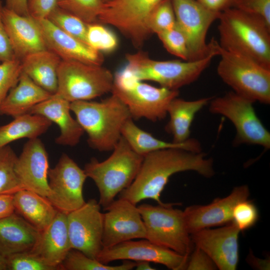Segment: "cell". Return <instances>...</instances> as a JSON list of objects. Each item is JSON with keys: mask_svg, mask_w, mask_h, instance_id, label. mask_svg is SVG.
Instances as JSON below:
<instances>
[{"mask_svg": "<svg viewBox=\"0 0 270 270\" xmlns=\"http://www.w3.org/2000/svg\"><path fill=\"white\" fill-rule=\"evenodd\" d=\"M218 20L220 48L270 70V27L261 18L229 8L220 12Z\"/></svg>", "mask_w": 270, "mask_h": 270, "instance_id": "obj_2", "label": "cell"}, {"mask_svg": "<svg viewBox=\"0 0 270 270\" xmlns=\"http://www.w3.org/2000/svg\"><path fill=\"white\" fill-rule=\"evenodd\" d=\"M212 98L186 100L176 97L170 102L167 108L170 120L164 129L172 136L173 142L182 143L190 138V128L195 116Z\"/></svg>", "mask_w": 270, "mask_h": 270, "instance_id": "obj_28", "label": "cell"}, {"mask_svg": "<svg viewBox=\"0 0 270 270\" xmlns=\"http://www.w3.org/2000/svg\"><path fill=\"white\" fill-rule=\"evenodd\" d=\"M52 95L22 72L18 84L0 104V114L14 118L30 113L33 107Z\"/></svg>", "mask_w": 270, "mask_h": 270, "instance_id": "obj_25", "label": "cell"}, {"mask_svg": "<svg viewBox=\"0 0 270 270\" xmlns=\"http://www.w3.org/2000/svg\"><path fill=\"white\" fill-rule=\"evenodd\" d=\"M122 135L131 148L142 156L154 151L167 148H180L194 152H202L201 144L196 139L189 138L182 143L165 142L141 129L132 118L124 124Z\"/></svg>", "mask_w": 270, "mask_h": 270, "instance_id": "obj_29", "label": "cell"}, {"mask_svg": "<svg viewBox=\"0 0 270 270\" xmlns=\"http://www.w3.org/2000/svg\"><path fill=\"white\" fill-rule=\"evenodd\" d=\"M254 102L234 92L222 96L212 98L209 111L228 118L236 130L234 144L260 146L266 150L270 148V133L257 116Z\"/></svg>", "mask_w": 270, "mask_h": 270, "instance_id": "obj_10", "label": "cell"}, {"mask_svg": "<svg viewBox=\"0 0 270 270\" xmlns=\"http://www.w3.org/2000/svg\"><path fill=\"white\" fill-rule=\"evenodd\" d=\"M112 151L110 156L102 162L94 158H91L84 169L87 177L94 181L98 189V202L104 210L131 184L144 158L122 136Z\"/></svg>", "mask_w": 270, "mask_h": 270, "instance_id": "obj_4", "label": "cell"}, {"mask_svg": "<svg viewBox=\"0 0 270 270\" xmlns=\"http://www.w3.org/2000/svg\"><path fill=\"white\" fill-rule=\"evenodd\" d=\"M176 24L184 34L189 51V61L204 58L217 52V42L212 38L206 44L208 30L220 12L210 10L196 0H170Z\"/></svg>", "mask_w": 270, "mask_h": 270, "instance_id": "obj_12", "label": "cell"}, {"mask_svg": "<svg viewBox=\"0 0 270 270\" xmlns=\"http://www.w3.org/2000/svg\"><path fill=\"white\" fill-rule=\"evenodd\" d=\"M135 266L136 262L126 260L120 265L110 266L72 248L60 264V270H130Z\"/></svg>", "mask_w": 270, "mask_h": 270, "instance_id": "obj_31", "label": "cell"}, {"mask_svg": "<svg viewBox=\"0 0 270 270\" xmlns=\"http://www.w3.org/2000/svg\"><path fill=\"white\" fill-rule=\"evenodd\" d=\"M193 171L206 178L215 174L214 161L202 152H194L180 148H167L150 152L144 156L139 171L131 184L118 194V198L136 205L151 199L164 204L161 194L174 174Z\"/></svg>", "mask_w": 270, "mask_h": 270, "instance_id": "obj_1", "label": "cell"}, {"mask_svg": "<svg viewBox=\"0 0 270 270\" xmlns=\"http://www.w3.org/2000/svg\"><path fill=\"white\" fill-rule=\"evenodd\" d=\"M14 212L35 228L42 231L55 218L58 210L47 198L22 189L13 194Z\"/></svg>", "mask_w": 270, "mask_h": 270, "instance_id": "obj_26", "label": "cell"}, {"mask_svg": "<svg viewBox=\"0 0 270 270\" xmlns=\"http://www.w3.org/2000/svg\"><path fill=\"white\" fill-rule=\"evenodd\" d=\"M258 216L256 206L248 199L239 202L234 206L232 222L241 232L253 226L258 221Z\"/></svg>", "mask_w": 270, "mask_h": 270, "instance_id": "obj_40", "label": "cell"}, {"mask_svg": "<svg viewBox=\"0 0 270 270\" xmlns=\"http://www.w3.org/2000/svg\"><path fill=\"white\" fill-rule=\"evenodd\" d=\"M35 20L40 28L47 48L56 54L62 60L78 61L99 66L102 64L104 61L102 53L62 31L46 18Z\"/></svg>", "mask_w": 270, "mask_h": 270, "instance_id": "obj_20", "label": "cell"}, {"mask_svg": "<svg viewBox=\"0 0 270 270\" xmlns=\"http://www.w3.org/2000/svg\"><path fill=\"white\" fill-rule=\"evenodd\" d=\"M22 72L21 60L16 58L0 62V106L18 84Z\"/></svg>", "mask_w": 270, "mask_h": 270, "instance_id": "obj_38", "label": "cell"}, {"mask_svg": "<svg viewBox=\"0 0 270 270\" xmlns=\"http://www.w3.org/2000/svg\"><path fill=\"white\" fill-rule=\"evenodd\" d=\"M4 6L22 16H30L28 8V0H4Z\"/></svg>", "mask_w": 270, "mask_h": 270, "instance_id": "obj_46", "label": "cell"}, {"mask_svg": "<svg viewBox=\"0 0 270 270\" xmlns=\"http://www.w3.org/2000/svg\"><path fill=\"white\" fill-rule=\"evenodd\" d=\"M103 248L136 238H146V230L136 205L118 198L104 210Z\"/></svg>", "mask_w": 270, "mask_h": 270, "instance_id": "obj_16", "label": "cell"}, {"mask_svg": "<svg viewBox=\"0 0 270 270\" xmlns=\"http://www.w3.org/2000/svg\"><path fill=\"white\" fill-rule=\"evenodd\" d=\"M232 222L219 228H204L191 234L193 245L205 252L218 269L235 270L238 262V236Z\"/></svg>", "mask_w": 270, "mask_h": 270, "instance_id": "obj_17", "label": "cell"}, {"mask_svg": "<svg viewBox=\"0 0 270 270\" xmlns=\"http://www.w3.org/2000/svg\"><path fill=\"white\" fill-rule=\"evenodd\" d=\"M0 270H7L6 257L0 254Z\"/></svg>", "mask_w": 270, "mask_h": 270, "instance_id": "obj_49", "label": "cell"}, {"mask_svg": "<svg viewBox=\"0 0 270 270\" xmlns=\"http://www.w3.org/2000/svg\"><path fill=\"white\" fill-rule=\"evenodd\" d=\"M62 59L45 50L32 53L22 60V72L36 84L52 94L58 88V70Z\"/></svg>", "mask_w": 270, "mask_h": 270, "instance_id": "obj_27", "label": "cell"}, {"mask_svg": "<svg viewBox=\"0 0 270 270\" xmlns=\"http://www.w3.org/2000/svg\"><path fill=\"white\" fill-rule=\"evenodd\" d=\"M231 8L257 16L270 27V0H232Z\"/></svg>", "mask_w": 270, "mask_h": 270, "instance_id": "obj_41", "label": "cell"}, {"mask_svg": "<svg viewBox=\"0 0 270 270\" xmlns=\"http://www.w3.org/2000/svg\"><path fill=\"white\" fill-rule=\"evenodd\" d=\"M162 0H112L103 4L98 17L100 24L111 25L140 48L150 36V16Z\"/></svg>", "mask_w": 270, "mask_h": 270, "instance_id": "obj_11", "label": "cell"}, {"mask_svg": "<svg viewBox=\"0 0 270 270\" xmlns=\"http://www.w3.org/2000/svg\"><path fill=\"white\" fill-rule=\"evenodd\" d=\"M40 233L15 212L0 218V254L6 257L32 250Z\"/></svg>", "mask_w": 270, "mask_h": 270, "instance_id": "obj_24", "label": "cell"}, {"mask_svg": "<svg viewBox=\"0 0 270 270\" xmlns=\"http://www.w3.org/2000/svg\"><path fill=\"white\" fill-rule=\"evenodd\" d=\"M103 4L100 0H57L58 6L87 24L98 23V17Z\"/></svg>", "mask_w": 270, "mask_h": 270, "instance_id": "obj_34", "label": "cell"}, {"mask_svg": "<svg viewBox=\"0 0 270 270\" xmlns=\"http://www.w3.org/2000/svg\"><path fill=\"white\" fill-rule=\"evenodd\" d=\"M3 8L2 2L0 0V62L15 58L2 20Z\"/></svg>", "mask_w": 270, "mask_h": 270, "instance_id": "obj_44", "label": "cell"}, {"mask_svg": "<svg viewBox=\"0 0 270 270\" xmlns=\"http://www.w3.org/2000/svg\"><path fill=\"white\" fill-rule=\"evenodd\" d=\"M71 249L67 214L58 210L50 224L40 231L30 251L48 265L60 270V264Z\"/></svg>", "mask_w": 270, "mask_h": 270, "instance_id": "obj_22", "label": "cell"}, {"mask_svg": "<svg viewBox=\"0 0 270 270\" xmlns=\"http://www.w3.org/2000/svg\"><path fill=\"white\" fill-rule=\"evenodd\" d=\"M113 82V74L102 65L62 60L56 94L70 102L90 100L111 92Z\"/></svg>", "mask_w": 270, "mask_h": 270, "instance_id": "obj_9", "label": "cell"}, {"mask_svg": "<svg viewBox=\"0 0 270 270\" xmlns=\"http://www.w3.org/2000/svg\"><path fill=\"white\" fill-rule=\"evenodd\" d=\"M164 46L172 54L189 61V51L186 38L176 24L172 28L157 34Z\"/></svg>", "mask_w": 270, "mask_h": 270, "instance_id": "obj_37", "label": "cell"}, {"mask_svg": "<svg viewBox=\"0 0 270 270\" xmlns=\"http://www.w3.org/2000/svg\"><path fill=\"white\" fill-rule=\"evenodd\" d=\"M217 55L214 52L196 60L160 61L152 60L147 52L140 50L126 54L128 64L125 68L140 80L153 81L162 87L178 90L196 80Z\"/></svg>", "mask_w": 270, "mask_h": 270, "instance_id": "obj_6", "label": "cell"}, {"mask_svg": "<svg viewBox=\"0 0 270 270\" xmlns=\"http://www.w3.org/2000/svg\"><path fill=\"white\" fill-rule=\"evenodd\" d=\"M52 124L49 120L37 114L28 113L15 117L8 124L0 126V148L23 138H38Z\"/></svg>", "mask_w": 270, "mask_h": 270, "instance_id": "obj_30", "label": "cell"}, {"mask_svg": "<svg viewBox=\"0 0 270 270\" xmlns=\"http://www.w3.org/2000/svg\"><path fill=\"white\" fill-rule=\"evenodd\" d=\"M46 18L62 31L87 44L88 24L76 16L57 6Z\"/></svg>", "mask_w": 270, "mask_h": 270, "instance_id": "obj_33", "label": "cell"}, {"mask_svg": "<svg viewBox=\"0 0 270 270\" xmlns=\"http://www.w3.org/2000/svg\"><path fill=\"white\" fill-rule=\"evenodd\" d=\"M70 112V102L54 94L33 107L30 113L42 116L58 125L60 134L55 139L56 144L74 146L84 131Z\"/></svg>", "mask_w": 270, "mask_h": 270, "instance_id": "obj_23", "label": "cell"}, {"mask_svg": "<svg viewBox=\"0 0 270 270\" xmlns=\"http://www.w3.org/2000/svg\"><path fill=\"white\" fill-rule=\"evenodd\" d=\"M176 203L138 206L146 230V239L188 257L194 246L184 222L183 211L174 208Z\"/></svg>", "mask_w": 270, "mask_h": 270, "instance_id": "obj_8", "label": "cell"}, {"mask_svg": "<svg viewBox=\"0 0 270 270\" xmlns=\"http://www.w3.org/2000/svg\"><path fill=\"white\" fill-rule=\"evenodd\" d=\"M217 268L210 257L202 250L195 246L188 256L186 270H214Z\"/></svg>", "mask_w": 270, "mask_h": 270, "instance_id": "obj_42", "label": "cell"}, {"mask_svg": "<svg viewBox=\"0 0 270 270\" xmlns=\"http://www.w3.org/2000/svg\"><path fill=\"white\" fill-rule=\"evenodd\" d=\"M6 259L7 270H57L31 251L12 254Z\"/></svg>", "mask_w": 270, "mask_h": 270, "instance_id": "obj_39", "label": "cell"}, {"mask_svg": "<svg viewBox=\"0 0 270 270\" xmlns=\"http://www.w3.org/2000/svg\"><path fill=\"white\" fill-rule=\"evenodd\" d=\"M104 4L110 2L112 0H100Z\"/></svg>", "mask_w": 270, "mask_h": 270, "instance_id": "obj_50", "label": "cell"}, {"mask_svg": "<svg viewBox=\"0 0 270 270\" xmlns=\"http://www.w3.org/2000/svg\"><path fill=\"white\" fill-rule=\"evenodd\" d=\"M2 16L15 58L22 60L32 53L48 50L34 18L19 15L4 6Z\"/></svg>", "mask_w": 270, "mask_h": 270, "instance_id": "obj_21", "label": "cell"}, {"mask_svg": "<svg viewBox=\"0 0 270 270\" xmlns=\"http://www.w3.org/2000/svg\"><path fill=\"white\" fill-rule=\"evenodd\" d=\"M250 190L248 185L234 187L223 198H216L204 205L194 204L183 210L186 229L190 234L200 230L222 226L232 222V212L239 202L248 200Z\"/></svg>", "mask_w": 270, "mask_h": 270, "instance_id": "obj_18", "label": "cell"}, {"mask_svg": "<svg viewBox=\"0 0 270 270\" xmlns=\"http://www.w3.org/2000/svg\"><path fill=\"white\" fill-rule=\"evenodd\" d=\"M218 75L236 94L254 102L270 104V70L242 54L216 45Z\"/></svg>", "mask_w": 270, "mask_h": 270, "instance_id": "obj_7", "label": "cell"}, {"mask_svg": "<svg viewBox=\"0 0 270 270\" xmlns=\"http://www.w3.org/2000/svg\"><path fill=\"white\" fill-rule=\"evenodd\" d=\"M49 168L48 154L43 142L38 138L28 140L14 164L15 173L22 189L48 198Z\"/></svg>", "mask_w": 270, "mask_h": 270, "instance_id": "obj_19", "label": "cell"}, {"mask_svg": "<svg viewBox=\"0 0 270 270\" xmlns=\"http://www.w3.org/2000/svg\"><path fill=\"white\" fill-rule=\"evenodd\" d=\"M111 93L124 103L133 120L144 118L153 122L166 118L170 102L179 94L178 90L143 82L126 68L114 75Z\"/></svg>", "mask_w": 270, "mask_h": 270, "instance_id": "obj_5", "label": "cell"}, {"mask_svg": "<svg viewBox=\"0 0 270 270\" xmlns=\"http://www.w3.org/2000/svg\"><path fill=\"white\" fill-rule=\"evenodd\" d=\"M70 110L87 134L89 146L100 152L114 149L122 136L124 124L132 118L126 106L113 94L100 102H72Z\"/></svg>", "mask_w": 270, "mask_h": 270, "instance_id": "obj_3", "label": "cell"}, {"mask_svg": "<svg viewBox=\"0 0 270 270\" xmlns=\"http://www.w3.org/2000/svg\"><path fill=\"white\" fill-rule=\"evenodd\" d=\"M14 212L13 194H0V218L6 217Z\"/></svg>", "mask_w": 270, "mask_h": 270, "instance_id": "obj_47", "label": "cell"}, {"mask_svg": "<svg viewBox=\"0 0 270 270\" xmlns=\"http://www.w3.org/2000/svg\"><path fill=\"white\" fill-rule=\"evenodd\" d=\"M208 10L216 12L222 11L231 8L232 0H196Z\"/></svg>", "mask_w": 270, "mask_h": 270, "instance_id": "obj_45", "label": "cell"}, {"mask_svg": "<svg viewBox=\"0 0 270 270\" xmlns=\"http://www.w3.org/2000/svg\"><path fill=\"white\" fill-rule=\"evenodd\" d=\"M57 6V0H28L30 16L35 19L46 18Z\"/></svg>", "mask_w": 270, "mask_h": 270, "instance_id": "obj_43", "label": "cell"}, {"mask_svg": "<svg viewBox=\"0 0 270 270\" xmlns=\"http://www.w3.org/2000/svg\"><path fill=\"white\" fill-rule=\"evenodd\" d=\"M87 178L84 169L62 154L54 167L49 168L47 198L58 210L66 214L80 208L86 202L83 187Z\"/></svg>", "mask_w": 270, "mask_h": 270, "instance_id": "obj_13", "label": "cell"}, {"mask_svg": "<svg viewBox=\"0 0 270 270\" xmlns=\"http://www.w3.org/2000/svg\"><path fill=\"white\" fill-rule=\"evenodd\" d=\"M86 42L90 47L102 53L114 51L118 44L114 33L100 23L88 24Z\"/></svg>", "mask_w": 270, "mask_h": 270, "instance_id": "obj_35", "label": "cell"}, {"mask_svg": "<svg viewBox=\"0 0 270 270\" xmlns=\"http://www.w3.org/2000/svg\"><path fill=\"white\" fill-rule=\"evenodd\" d=\"M17 157L9 145L0 148V195L13 194L22 189L14 171Z\"/></svg>", "mask_w": 270, "mask_h": 270, "instance_id": "obj_32", "label": "cell"}, {"mask_svg": "<svg viewBox=\"0 0 270 270\" xmlns=\"http://www.w3.org/2000/svg\"><path fill=\"white\" fill-rule=\"evenodd\" d=\"M188 258L146 238H142L103 248L96 260L104 264L118 260L147 261L164 265L172 270H186Z\"/></svg>", "mask_w": 270, "mask_h": 270, "instance_id": "obj_15", "label": "cell"}, {"mask_svg": "<svg viewBox=\"0 0 270 270\" xmlns=\"http://www.w3.org/2000/svg\"><path fill=\"white\" fill-rule=\"evenodd\" d=\"M136 270H154L156 268H152L150 262L147 261H139L136 262L135 266Z\"/></svg>", "mask_w": 270, "mask_h": 270, "instance_id": "obj_48", "label": "cell"}, {"mask_svg": "<svg viewBox=\"0 0 270 270\" xmlns=\"http://www.w3.org/2000/svg\"><path fill=\"white\" fill-rule=\"evenodd\" d=\"M95 199H90L80 208L67 214L71 248L96 259L103 248L104 213Z\"/></svg>", "mask_w": 270, "mask_h": 270, "instance_id": "obj_14", "label": "cell"}, {"mask_svg": "<svg viewBox=\"0 0 270 270\" xmlns=\"http://www.w3.org/2000/svg\"><path fill=\"white\" fill-rule=\"evenodd\" d=\"M176 20L170 0H162L152 10L148 20L152 34H158L172 28Z\"/></svg>", "mask_w": 270, "mask_h": 270, "instance_id": "obj_36", "label": "cell"}]
</instances>
